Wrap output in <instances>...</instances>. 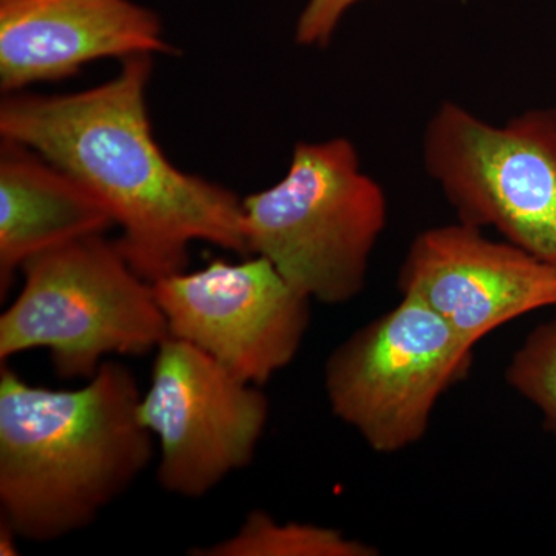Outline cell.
I'll return each instance as SVG.
<instances>
[{"mask_svg": "<svg viewBox=\"0 0 556 556\" xmlns=\"http://www.w3.org/2000/svg\"><path fill=\"white\" fill-rule=\"evenodd\" d=\"M115 225L93 192L35 150L2 139L0 148V295L28 260Z\"/></svg>", "mask_w": 556, "mask_h": 556, "instance_id": "8fae6325", "label": "cell"}, {"mask_svg": "<svg viewBox=\"0 0 556 556\" xmlns=\"http://www.w3.org/2000/svg\"><path fill=\"white\" fill-rule=\"evenodd\" d=\"M21 538L14 532L13 527L0 519V555H20V546H17Z\"/></svg>", "mask_w": 556, "mask_h": 556, "instance_id": "9a60e30c", "label": "cell"}, {"mask_svg": "<svg viewBox=\"0 0 556 556\" xmlns=\"http://www.w3.org/2000/svg\"><path fill=\"white\" fill-rule=\"evenodd\" d=\"M422 163L459 222L556 268V109L495 124L442 101L424 129Z\"/></svg>", "mask_w": 556, "mask_h": 556, "instance_id": "5b68a950", "label": "cell"}, {"mask_svg": "<svg viewBox=\"0 0 556 556\" xmlns=\"http://www.w3.org/2000/svg\"><path fill=\"white\" fill-rule=\"evenodd\" d=\"M152 285L170 338L254 386L287 368L308 331L311 300L262 255L240 263L214 260Z\"/></svg>", "mask_w": 556, "mask_h": 556, "instance_id": "ba28073f", "label": "cell"}, {"mask_svg": "<svg viewBox=\"0 0 556 556\" xmlns=\"http://www.w3.org/2000/svg\"><path fill=\"white\" fill-rule=\"evenodd\" d=\"M243 208L249 254L268 258L311 302L345 305L364 291L388 201L350 139L299 142L285 177Z\"/></svg>", "mask_w": 556, "mask_h": 556, "instance_id": "3957f363", "label": "cell"}, {"mask_svg": "<svg viewBox=\"0 0 556 556\" xmlns=\"http://www.w3.org/2000/svg\"><path fill=\"white\" fill-rule=\"evenodd\" d=\"M508 386L535 405L556 437V314L538 325L515 351L506 368Z\"/></svg>", "mask_w": 556, "mask_h": 556, "instance_id": "4fadbf2b", "label": "cell"}, {"mask_svg": "<svg viewBox=\"0 0 556 556\" xmlns=\"http://www.w3.org/2000/svg\"><path fill=\"white\" fill-rule=\"evenodd\" d=\"M473 345L409 295L358 328L325 365L332 415L372 452L393 455L422 441L441 397L467 379Z\"/></svg>", "mask_w": 556, "mask_h": 556, "instance_id": "8992f818", "label": "cell"}, {"mask_svg": "<svg viewBox=\"0 0 556 556\" xmlns=\"http://www.w3.org/2000/svg\"><path fill=\"white\" fill-rule=\"evenodd\" d=\"M20 295L0 316V361L46 348L61 379H91L105 357L144 356L167 338L153 285L116 241H70L22 266Z\"/></svg>", "mask_w": 556, "mask_h": 556, "instance_id": "277c9868", "label": "cell"}, {"mask_svg": "<svg viewBox=\"0 0 556 556\" xmlns=\"http://www.w3.org/2000/svg\"><path fill=\"white\" fill-rule=\"evenodd\" d=\"M397 281L402 295L422 302L473 346L515 318L556 306L555 266L459 219L417 233Z\"/></svg>", "mask_w": 556, "mask_h": 556, "instance_id": "9c48e42d", "label": "cell"}, {"mask_svg": "<svg viewBox=\"0 0 556 556\" xmlns=\"http://www.w3.org/2000/svg\"><path fill=\"white\" fill-rule=\"evenodd\" d=\"M150 72L152 54H135L93 89L9 93L0 104V135L93 192L121 228L116 244L131 269L155 283L186 270L193 241L241 255L249 244L243 201L177 169L160 149L146 104Z\"/></svg>", "mask_w": 556, "mask_h": 556, "instance_id": "6da1fadb", "label": "cell"}, {"mask_svg": "<svg viewBox=\"0 0 556 556\" xmlns=\"http://www.w3.org/2000/svg\"><path fill=\"white\" fill-rule=\"evenodd\" d=\"M193 556H378L380 551L334 527L277 521L268 511L252 510L232 536Z\"/></svg>", "mask_w": 556, "mask_h": 556, "instance_id": "7c38bea8", "label": "cell"}, {"mask_svg": "<svg viewBox=\"0 0 556 556\" xmlns=\"http://www.w3.org/2000/svg\"><path fill=\"white\" fill-rule=\"evenodd\" d=\"M362 0H308L295 27V42L303 47H327L340 21Z\"/></svg>", "mask_w": 556, "mask_h": 556, "instance_id": "5bb4252c", "label": "cell"}, {"mask_svg": "<svg viewBox=\"0 0 556 556\" xmlns=\"http://www.w3.org/2000/svg\"><path fill=\"white\" fill-rule=\"evenodd\" d=\"M159 17L130 0H0V87L72 78L102 58L169 54Z\"/></svg>", "mask_w": 556, "mask_h": 556, "instance_id": "30bf717a", "label": "cell"}, {"mask_svg": "<svg viewBox=\"0 0 556 556\" xmlns=\"http://www.w3.org/2000/svg\"><path fill=\"white\" fill-rule=\"evenodd\" d=\"M155 353L139 419L159 439L160 485L197 500L252 463L269 401L258 386L188 342L169 336Z\"/></svg>", "mask_w": 556, "mask_h": 556, "instance_id": "52a82bcc", "label": "cell"}, {"mask_svg": "<svg viewBox=\"0 0 556 556\" xmlns=\"http://www.w3.org/2000/svg\"><path fill=\"white\" fill-rule=\"evenodd\" d=\"M129 368L101 365L78 390L31 386L0 371V519L50 543L79 532L123 496L152 459Z\"/></svg>", "mask_w": 556, "mask_h": 556, "instance_id": "7a4b0ae2", "label": "cell"}]
</instances>
